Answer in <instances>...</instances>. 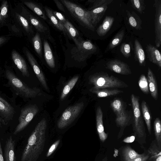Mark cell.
I'll return each mask as SVG.
<instances>
[{"instance_id":"cell-1","label":"cell","mask_w":161,"mask_h":161,"mask_svg":"<svg viewBox=\"0 0 161 161\" xmlns=\"http://www.w3.org/2000/svg\"><path fill=\"white\" fill-rule=\"evenodd\" d=\"M47 123L42 119L29 137L23 151L21 161H36L43 152L46 139Z\"/></svg>"},{"instance_id":"cell-2","label":"cell","mask_w":161,"mask_h":161,"mask_svg":"<svg viewBox=\"0 0 161 161\" xmlns=\"http://www.w3.org/2000/svg\"><path fill=\"white\" fill-rule=\"evenodd\" d=\"M5 75L9 85L16 94L20 97L31 98L39 95L40 92L39 89L36 87L31 88L28 86L8 68H6Z\"/></svg>"},{"instance_id":"cell-3","label":"cell","mask_w":161,"mask_h":161,"mask_svg":"<svg viewBox=\"0 0 161 161\" xmlns=\"http://www.w3.org/2000/svg\"><path fill=\"white\" fill-rule=\"evenodd\" d=\"M89 80V82L93 85L92 88L95 89L128 86L124 81L117 77L112 75H109L107 73L102 72L91 75Z\"/></svg>"},{"instance_id":"cell-4","label":"cell","mask_w":161,"mask_h":161,"mask_svg":"<svg viewBox=\"0 0 161 161\" xmlns=\"http://www.w3.org/2000/svg\"><path fill=\"white\" fill-rule=\"evenodd\" d=\"M131 100L134 114L133 130L136 141L141 145H142L146 143V134L143 120L141 113L139 97L132 94Z\"/></svg>"},{"instance_id":"cell-5","label":"cell","mask_w":161,"mask_h":161,"mask_svg":"<svg viewBox=\"0 0 161 161\" xmlns=\"http://www.w3.org/2000/svg\"><path fill=\"white\" fill-rule=\"evenodd\" d=\"M73 16L88 29L94 31L95 27L92 23L88 10H86L78 5L67 0H61Z\"/></svg>"},{"instance_id":"cell-6","label":"cell","mask_w":161,"mask_h":161,"mask_svg":"<svg viewBox=\"0 0 161 161\" xmlns=\"http://www.w3.org/2000/svg\"><path fill=\"white\" fill-rule=\"evenodd\" d=\"M84 105V103L81 102L67 108L58 121L57 125L58 128L64 129L72 124L79 116Z\"/></svg>"},{"instance_id":"cell-7","label":"cell","mask_w":161,"mask_h":161,"mask_svg":"<svg viewBox=\"0 0 161 161\" xmlns=\"http://www.w3.org/2000/svg\"><path fill=\"white\" fill-rule=\"evenodd\" d=\"M76 45V47L72 50V56L79 62L85 60L97 50L96 46L89 40H80Z\"/></svg>"},{"instance_id":"cell-8","label":"cell","mask_w":161,"mask_h":161,"mask_svg":"<svg viewBox=\"0 0 161 161\" xmlns=\"http://www.w3.org/2000/svg\"><path fill=\"white\" fill-rule=\"evenodd\" d=\"M36 105L27 106L22 108L19 118V124L14 133L16 135L23 130L32 120L39 111Z\"/></svg>"},{"instance_id":"cell-9","label":"cell","mask_w":161,"mask_h":161,"mask_svg":"<svg viewBox=\"0 0 161 161\" xmlns=\"http://www.w3.org/2000/svg\"><path fill=\"white\" fill-rule=\"evenodd\" d=\"M10 13L12 19L21 29L23 34L29 37L33 35L34 31L32 26L15 8H13L11 5Z\"/></svg>"},{"instance_id":"cell-10","label":"cell","mask_w":161,"mask_h":161,"mask_svg":"<svg viewBox=\"0 0 161 161\" xmlns=\"http://www.w3.org/2000/svg\"><path fill=\"white\" fill-rule=\"evenodd\" d=\"M23 51L30 63L40 82L43 87L46 90H47L48 87L45 76L36 59L27 47H23Z\"/></svg>"},{"instance_id":"cell-11","label":"cell","mask_w":161,"mask_h":161,"mask_svg":"<svg viewBox=\"0 0 161 161\" xmlns=\"http://www.w3.org/2000/svg\"><path fill=\"white\" fill-rule=\"evenodd\" d=\"M154 5L155 9V42L156 46L159 47L161 44V0H155Z\"/></svg>"},{"instance_id":"cell-12","label":"cell","mask_w":161,"mask_h":161,"mask_svg":"<svg viewBox=\"0 0 161 161\" xmlns=\"http://www.w3.org/2000/svg\"><path fill=\"white\" fill-rule=\"evenodd\" d=\"M106 68L110 71L122 75H128L131 74L129 65L120 60L115 59L110 60L106 63Z\"/></svg>"},{"instance_id":"cell-13","label":"cell","mask_w":161,"mask_h":161,"mask_svg":"<svg viewBox=\"0 0 161 161\" xmlns=\"http://www.w3.org/2000/svg\"><path fill=\"white\" fill-rule=\"evenodd\" d=\"M12 61L22 75L29 77V73L26 62L23 57L15 49H13L11 52Z\"/></svg>"},{"instance_id":"cell-14","label":"cell","mask_w":161,"mask_h":161,"mask_svg":"<svg viewBox=\"0 0 161 161\" xmlns=\"http://www.w3.org/2000/svg\"><path fill=\"white\" fill-rule=\"evenodd\" d=\"M14 112L12 105L0 95V115L5 122L12 119Z\"/></svg>"},{"instance_id":"cell-15","label":"cell","mask_w":161,"mask_h":161,"mask_svg":"<svg viewBox=\"0 0 161 161\" xmlns=\"http://www.w3.org/2000/svg\"><path fill=\"white\" fill-rule=\"evenodd\" d=\"M11 4L7 0L2 1L0 6V29L6 26L11 18Z\"/></svg>"},{"instance_id":"cell-16","label":"cell","mask_w":161,"mask_h":161,"mask_svg":"<svg viewBox=\"0 0 161 161\" xmlns=\"http://www.w3.org/2000/svg\"><path fill=\"white\" fill-rule=\"evenodd\" d=\"M146 51L149 61L156 65L159 68H161V55L157 48L151 44H147Z\"/></svg>"},{"instance_id":"cell-17","label":"cell","mask_w":161,"mask_h":161,"mask_svg":"<svg viewBox=\"0 0 161 161\" xmlns=\"http://www.w3.org/2000/svg\"><path fill=\"white\" fill-rule=\"evenodd\" d=\"M96 122L97 132L100 141L104 142L107 139L108 135L104 130L103 122V113L100 106L97 108L96 111Z\"/></svg>"},{"instance_id":"cell-18","label":"cell","mask_w":161,"mask_h":161,"mask_svg":"<svg viewBox=\"0 0 161 161\" xmlns=\"http://www.w3.org/2000/svg\"><path fill=\"white\" fill-rule=\"evenodd\" d=\"M108 8V6L104 5L88 10L91 18L92 23L95 27L103 18Z\"/></svg>"},{"instance_id":"cell-19","label":"cell","mask_w":161,"mask_h":161,"mask_svg":"<svg viewBox=\"0 0 161 161\" xmlns=\"http://www.w3.org/2000/svg\"><path fill=\"white\" fill-rule=\"evenodd\" d=\"M134 58L140 65L145 66L146 64V57L142 45L137 39L134 41Z\"/></svg>"},{"instance_id":"cell-20","label":"cell","mask_w":161,"mask_h":161,"mask_svg":"<svg viewBox=\"0 0 161 161\" xmlns=\"http://www.w3.org/2000/svg\"><path fill=\"white\" fill-rule=\"evenodd\" d=\"M147 80L149 90L152 97L156 100L158 97V89L154 74L149 67L147 69Z\"/></svg>"},{"instance_id":"cell-21","label":"cell","mask_w":161,"mask_h":161,"mask_svg":"<svg viewBox=\"0 0 161 161\" xmlns=\"http://www.w3.org/2000/svg\"><path fill=\"white\" fill-rule=\"evenodd\" d=\"M14 142L10 136L7 141L4 148L5 161H15L14 152Z\"/></svg>"},{"instance_id":"cell-22","label":"cell","mask_w":161,"mask_h":161,"mask_svg":"<svg viewBox=\"0 0 161 161\" xmlns=\"http://www.w3.org/2000/svg\"><path fill=\"white\" fill-rule=\"evenodd\" d=\"M114 21V18L109 16H106L102 24L97 30L98 35L100 36H105L111 28Z\"/></svg>"},{"instance_id":"cell-23","label":"cell","mask_w":161,"mask_h":161,"mask_svg":"<svg viewBox=\"0 0 161 161\" xmlns=\"http://www.w3.org/2000/svg\"><path fill=\"white\" fill-rule=\"evenodd\" d=\"M128 22L132 28L136 30H141L142 29V21L139 16L134 11L130 12L126 11Z\"/></svg>"},{"instance_id":"cell-24","label":"cell","mask_w":161,"mask_h":161,"mask_svg":"<svg viewBox=\"0 0 161 161\" xmlns=\"http://www.w3.org/2000/svg\"><path fill=\"white\" fill-rule=\"evenodd\" d=\"M90 91L92 93L96 94L97 97H105L115 95L123 92V91L117 89H95L92 88Z\"/></svg>"},{"instance_id":"cell-25","label":"cell","mask_w":161,"mask_h":161,"mask_svg":"<svg viewBox=\"0 0 161 161\" xmlns=\"http://www.w3.org/2000/svg\"><path fill=\"white\" fill-rule=\"evenodd\" d=\"M21 2L23 5L26 6L41 18L45 20L47 19L43 10L36 3L32 1L26 0H22Z\"/></svg>"},{"instance_id":"cell-26","label":"cell","mask_w":161,"mask_h":161,"mask_svg":"<svg viewBox=\"0 0 161 161\" xmlns=\"http://www.w3.org/2000/svg\"><path fill=\"white\" fill-rule=\"evenodd\" d=\"M43 46L46 61L50 67L53 68L55 67L54 58L50 46L47 41H44Z\"/></svg>"},{"instance_id":"cell-27","label":"cell","mask_w":161,"mask_h":161,"mask_svg":"<svg viewBox=\"0 0 161 161\" xmlns=\"http://www.w3.org/2000/svg\"><path fill=\"white\" fill-rule=\"evenodd\" d=\"M44 8L47 16L54 25L59 30L68 35L66 30L62 24L57 19L53 14V11L47 6L45 7Z\"/></svg>"},{"instance_id":"cell-28","label":"cell","mask_w":161,"mask_h":161,"mask_svg":"<svg viewBox=\"0 0 161 161\" xmlns=\"http://www.w3.org/2000/svg\"><path fill=\"white\" fill-rule=\"evenodd\" d=\"M142 110L144 119L146 123L148 132L151 134V117L149 109L146 102L144 100L141 103Z\"/></svg>"},{"instance_id":"cell-29","label":"cell","mask_w":161,"mask_h":161,"mask_svg":"<svg viewBox=\"0 0 161 161\" xmlns=\"http://www.w3.org/2000/svg\"><path fill=\"white\" fill-rule=\"evenodd\" d=\"M62 25L66 30L68 35L73 39L76 44H77L80 41L78 38L79 34L77 30L67 20Z\"/></svg>"},{"instance_id":"cell-30","label":"cell","mask_w":161,"mask_h":161,"mask_svg":"<svg viewBox=\"0 0 161 161\" xmlns=\"http://www.w3.org/2000/svg\"><path fill=\"white\" fill-rule=\"evenodd\" d=\"M142 155L132 149L129 145L126 146L122 152V157L124 161H131Z\"/></svg>"},{"instance_id":"cell-31","label":"cell","mask_w":161,"mask_h":161,"mask_svg":"<svg viewBox=\"0 0 161 161\" xmlns=\"http://www.w3.org/2000/svg\"><path fill=\"white\" fill-rule=\"evenodd\" d=\"M6 26L8 27L9 31V34L12 36H14L18 37H21L23 36L24 34L23 31L12 18Z\"/></svg>"},{"instance_id":"cell-32","label":"cell","mask_w":161,"mask_h":161,"mask_svg":"<svg viewBox=\"0 0 161 161\" xmlns=\"http://www.w3.org/2000/svg\"><path fill=\"white\" fill-rule=\"evenodd\" d=\"M110 105L116 116L121 115L126 111L123 101L119 99L113 100Z\"/></svg>"},{"instance_id":"cell-33","label":"cell","mask_w":161,"mask_h":161,"mask_svg":"<svg viewBox=\"0 0 161 161\" xmlns=\"http://www.w3.org/2000/svg\"><path fill=\"white\" fill-rule=\"evenodd\" d=\"M79 76H76L72 78L64 87L61 93L60 99L63 100L74 87L77 83Z\"/></svg>"},{"instance_id":"cell-34","label":"cell","mask_w":161,"mask_h":161,"mask_svg":"<svg viewBox=\"0 0 161 161\" xmlns=\"http://www.w3.org/2000/svg\"><path fill=\"white\" fill-rule=\"evenodd\" d=\"M147 151L150 155L149 160L155 159L161 156V149L158 146L155 140L152 142Z\"/></svg>"},{"instance_id":"cell-35","label":"cell","mask_w":161,"mask_h":161,"mask_svg":"<svg viewBox=\"0 0 161 161\" xmlns=\"http://www.w3.org/2000/svg\"><path fill=\"white\" fill-rule=\"evenodd\" d=\"M124 30L119 31L110 41L106 50V52L118 46L122 42L124 36Z\"/></svg>"},{"instance_id":"cell-36","label":"cell","mask_w":161,"mask_h":161,"mask_svg":"<svg viewBox=\"0 0 161 161\" xmlns=\"http://www.w3.org/2000/svg\"><path fill=\"white\" fill-rule=\"evenodd\" d=\"M155 140L158 147L161 149V123L160 119L157 118L153 124Z\"/></svg>"},{"instance_id":"cell-37","label":"cell","mask_w":161,"mask_h":161,"mask_svg":"<svg viewBox=\"0 0 161 161\" xmlns=\"http://www.w3.org/2000/svg\"><path fill=\"white\" fill-rule=\"evenodd\" d=\"M130 117L125 111L120 115L116 116L115 123L118 127H124L128 125Z\"/></svg>"},{"instance_id":"cell-38","label":"cell","mask_w":161,"mask_h":161,"mask_svg":"<svg viewBox=\"0 0 161 161\" xmlns=\"http://www.w3.org/2000/svg\"><path fill=\"white\" fill-rule=\"evenodd\" d=\"M32 43L36 53L40 57L42 56V44L40 34L37 32L32 38Z\"/></svg>"},{"instance_id":"cell-39","label":"cell","mask_w":161,"mask_h":161,"mask_svg":"<svg viewBox=\"0 0 161 161\" xmlns=\"http://www.w3.org/2000/svg\"><path fill=\"white\" fill-rule=\"evenodd\" d=\"M132 7L140 14H142L146 8L144 0H131Z\"/></svg>"},{"instance_id":"cell-40","label":"cell","mask_w":161,"mask_h":161,"mask_svg":"<svg viewBox=\"0 0 161 161\" xmlns=\"http://www.w3.org/2000/svg\"><path fill=\"white\" fill-rule=\"evenodd\" d=\"M138 83L140 89L144 93L147 94L149 93L147 79L144 74H142L140 76Z\"/></svg>"},{"instance_id":"cell-41","label":"cell","mask_w":161,"mask_h":161,"mask_svg":"<svg viewBox=\"0 0 161 161\" xmlns=\"http://www.w3.org/2000/svg\"><path fill=\"white\" fill-rule=\"evenodd\" d=\"M113 0H91L88 1V3H92V6L89 10L103 6L107 5L111 3Z\"/></svg>"},{"instance_id":"cell-42","label":"cell","mask_w":161,"mask_h":161,"mask_svg":"<svg viewBox=\"0 0 161 161\" xmlns=\"http://www.w3.org/2000/svg\"><path fill=\"white\" fill-rule=\"evenodd\" d=\"M120 51L122 55L125 58H128L131 55V47L128 43H124L122 44Z\"/></svg>"},{"instance_id":"cell-43","label":"cell","mask_w":161,"mask_h":161,"mask_svg":"<svg viewBox=\"0 0 161 161\" xmlns=\"http://www.w3.org/2000/svg\"><path fill=\"white\" fill-rule=\"evenodd\" d=\"M60 141V140H58L51 146L47 152L46 155L47 157H49L53 153L58 147Z\"/></svg>"},{"instance_id":"cell-44","label":"cell","mask_w":161,"mask_h":161,"mask_svg":"<svg viewBox=\"0 0 161 161\" xmlns=\"http://www.w3.org/2000/svg\"><path fill=\"white\" fill-rule=\"evenodd\" d=\"M150 155L147 150L144 151L143 153L139 157L135 158L131 161H147Z\"/></svg>"},{"instance_id":"cell-45","label":"cell","mask_w":161,"mask_h":161,"mask_svg":"<svg viewBox=\"0 0 161 161\" xmlns=\"http://www.w3.org/2000/svg\"><path fill=\"white\" fill-rule=\"evenodd\" d=\"M53 12L55 17L62 24L66 21L64 16L60 13L56 11H53Z\"/></svg>"},{"instance_id":"cell-46","label":"cell","mask_w":161,"mask_h":161,"mask_svg":"<svg viewBox=\"0 0 161 161\" xmlns=\"http://www.w3.org/2000/svg\"><path fill=\"white\" fill-rule=\"evenodd\" d=\"M12 36L10 34L0 36V47L8 42Z\"/></svg>"},{"instance_id":"cell-47","label":"cell","mask_w":161,"mask_h":161,"mask_svg":"<svg viewBox=\"0 0 161 161\" xmlns=\"http://www.w3.org/2000/svg\"><path fill=\"white\" fill-rule=\"evenodd\" d=\"M53 1L59 10L63 12H64V7L62 3L58 0H54Z\"/></svg>"},{"instance_id":"cell-48","label":"cell","mask_w":161,"mask_h":161,"mask_svg":"<svg viewBox=\"0 0 161 161\" xmlns=\"http://www.w3.org/2000/svg\"><path fill=\"white\" fill-rule=\"evenodd\" d=\"M135 138V136H131L125 138L123 140V141L127 143L132 142L134 141Z\"/></svg>"},{"instance_id":"cell-49","label":"cell","mask_w":161,"mask_h":161,"mask_svg":"<svg viewBox=\"0 0 161 161\" xmlns=\"http://www.w3.org/2000/svg\"><path fill=\"white\" fill-rule=\"evenodd\" d=\"M0 161H4L0 141Z\"/></svg>"},{"instance_id":"cell-50","label":"cell","mask_w":161,"mask_h":161,"mask_svg":"<svg viewBox=\"0 0 161 161\" xmlns=\"http://www.w3.org/2000/svg\"><path fill=\"white\" fill-rule=\"evenodd\" d=\"M147 161H161V156H159L155 159H148Z\"/></svg>"},{"instance_id":"cell-51","label":"cell","mask_w":161,"mask_h":161,"mask_svg":"<svg viewBox=\"0 0 161 161\" xmlns=\"http://www.w3.org/2000/svg\"><path fill=\"white\" fill-rule=\"evenodd\" d=\"M5 125V121L0 115V125L1 124Z\"/></svg>"},{"instance_id":"cell-52","label":"cell","mask_w":161,"mask_h":161,"mask_svg":"<svg viewBox=\"0 0 161 161\" xmlns=\"http://www.w3.org/2000/svg\"><path fill=\"white\" fill-rule=\"evenodd\" d=\"M101 161H108L107 157H106L103 158Z\"/></svg>"},{"instance_id":"cell-53","label":"cell","mask_w":161,"mask_h":161,"mask_svg":"<svg viewBox=\"0 0 161 161\" xmlns=\"http://www.w3.org/2000/svg\"><path fill=\"white\" fill-rule=\"evenodd\" d=\"M2 68H1V65H0V75L2 72Z\"/></svg>"}]
</instances>
